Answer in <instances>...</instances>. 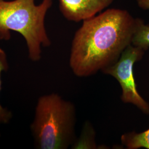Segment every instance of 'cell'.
<instances>
[{
	"label": "cell",
	"mask_w": 149,
	"mask_h": 149,
	"mask_svg": "<svg viewBox=\"0 0 149 149\" xmlns=\"http://www.w3.org/2000/svg\"><path fill=\"white\" fill-rule=\"evenodd\" d=\"M136 18L127 10L111 8L82 22L75 32L70 67L77 77L95 74L117 62L132 44Z\"/></svg>",
	"instance_id": "6da1fadb"
},
{
	"label": "cell",
	"mask_w": 149,
	"mask_h": 149,
	"mask_svg": "<svg viewBox=\"0 0 149 149\" xmlns=\"http://www.w3.org/2000/svg\"><path fill=\"white\" fill-rule=\"evenodd\" d=\"M53 0H0V40L7 41L11 31L19 33L27 44L28 56L36 62L42 58V48L52 42L46 30L45 20Z\"/></svg>",
	"instance_id": "7a4b0ae2"
},
{
	"label": "cell",
	"mask_w": 149,
	"mask_h": 149,
	"mask_svg": "<svg viewBox=\"0 0 149 149\" xmlns=\"http://www.w3.org/2000/svg\"><path fill=\"white\" fill-rule=\"evenodd\" d=\"M76 110L71 102L58 93L40 96L38 100L30 128L34 148L67 149L77 140Z\"/></svg>",
	"instance_id": "3957f363"
},
{
	"label": "cell",
	"mask_w": 149,
	"mask_h": 149,
	"mask_svg": "<svg viewBox=\"0 0 149 149\" xmlns=\"http://www.w3.org/2000/svg\"><path fill=\"white\" fill-rule=\"evenodd\" d=\"M145 52L143 49L130 44L117 62L101 72L117 80L122 91L121 100L124 103L132 104L144 113L149 114V103L139 93L134 75V65L142 59Z\"/></svg>",
	"instance_id": "277c9868"
},
{
	"label": "cell",
	"mask_w": 149,
	"mask_h": 149,
	"mask_svg": "<svg viewBox=\"0 0 149 149\" xmlns=\"http://www.w3.org/2000/svg\"><path fill=\"white\" fill-rule=\"evenodd\" d=\"M114 0H58L59 9L69 21L80 22L101 13Z\"/></svg>",
	"instance_id": "5b68a950"
},
{
	"label": "cell",
	"mask_w": 149,
	"mask_h": 149,
	"mask_svg": "<svg viewBox=\"0 0 149 149\" xmlns=\"http://www.w3.org/2000/svg\"><path fill=\"white\" fill-rule=\"evenodd\" d=\"M120 140L122 144L127 149H149V129L140 133L132 132L123 134Z\"/></svg>",
	"instance_id": "8992f818"
},
{
	"label": "cell",
	"mask_w": 149,
	"mask_h": 149,
	"mask_svg": "<svg viewBox=\"0 0 149 149\" xmlns=\"http://www.w3.org/2000/svg\"><path fill=\"white\" fill-rule=\"evenodd\" d=\"M132 44L147 50L149 48V25L145 24L144 20L136 18V27Z\"/></svg>",
	"instance_id": "52a82bcc"
},
{
	"label": "cell",
	"mask_w": 149,
	"mask_h": 149,
	"mask_svg": "<svg viewBox=\"0 0 149 149\" xmlns=\"http://www.w3.org/2000/svg\"><path fill=\"white\" fill-rule=\"evenodd\" d=\"M72 147L73 149H97L95 142V132L90 123L86 122L79 139H77Z\"/></svg>",
	"instance_id": "ba28073f"
},
{
	"label": "cell",
	"mask_w": 149,
	"mask_h": 149,
	"mask_svg": "<svg viewBox=\"0 0 149 149\" xmlns=\"http://www.w3.org/2000/svg\"><path fill=\"white\" fill-rule=\"evenodd\" d=\"M9 68L7 56L5 51L0 47V92L2 90V74ZM13 114L11 111L2 106L0 103V124H7L11 121Z\"/></svg>",
	"instance_id": "9c48e42d"
},
{
	"label": "cell",
	"mask_w": 149,
	"mask_h": 149,
	"mask_svg": "<svg viewBox=\"0 0 149 149\" xmlns=\"http://www.w3.org/2000/svg\"><path fill=\"white\" fill-rule=\"evenodd\" d=\"M139 7L144 10H149V0H136Z\"/></svg>",
	"instance_id": "30bf717a"
}]
</instances>
